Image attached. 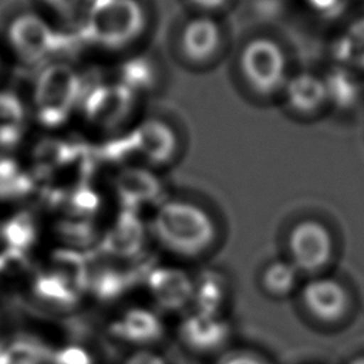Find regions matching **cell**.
Instances as JSON below:
<instances>
[{
  "label": "cell",
  "instance_id": "4fadbf2b",
  "mask_svg": "<svg viewBox=\"0 0 364 364\" xmlns=\"http://www.w3.org/2000/svg\"><path fill=\"white\" fill-rule=\"evenodd\" d=\"M31 122L33 117L26 95L14 90H0V145L17 142Z\"/></svg>",
  "mask_w": 364,
  "mask_h": 364
},
{
  "label": "cell",
  "instance_id": "52a82bcc",
  "mask_svg": "<svg viewBox=\"0 0 364 364\" xmlns=\"http://www.w3.org/2000/svg\"><path fill=\"white\" fill-rule=\"evenodd\" d=\"M141 102L144 98L112 74L90 77L77 119L100 135L125 134L142 115Z\"/></svg>",
  "mask_w": 364,
  "mask_h": 364
},
{
  "label": "cell",
  "instance_id": "d6986e66",
  "mask_svg": "<svg viewBox=\"0 0 364 364\" xmlns=\"http://www.w3.org/2000/svg\"><path fill=\"white\" fill-rule=\"evenodd\" d=\"M350 364H364V355H360V357L354 358Z\"/></svg>",
  "mask_w": 364,
  "mask_h": 364
},
{
  "label": "cell",
  "instance_id": "6da1fadb",
  "mask_svg": "<svg viewBox=\"0 0 364 364\" xmlns=\"http://www.w3.org/2000/svg\"><path fill=\"white\" fill-rule=\"evenodd\" d=\"M154 26L151 0H88L73 36L77 48L114 63L146 47Z\"/></svg>",
  "mask_w": 364,
  "mask_h": 364
},
{
  "label": "cell",
  "instance_id": "5b68a950",
  "mask_svg": "<svg viewBox=\"0 0 364 364\" xmlns=\"http://www.w3.org/2000/svg\"><path fill=\"white\" fill-rule=\"evenodd\" d=\"M70 41H74L71 31L31 6L9 18L3 48L9 58L34 73L53 61L68 58Z\"/></svg>",
  "mask_w": 364,
  "mask_h": 364
},
{
  "label": "cell",
  "instance_id": "ac0fdd59",
  "mask_svg": "<svg viewBox=\"0 0 364 364\" xmlns=\"http://www.w3.org/2000/svg\"><path fill=\"white\" fill-rule=\"evenodd\" d=\"M6 58H9V57H7L6 51H4V48H3V47H0V77H1L3 71H4V64H6Z\"/></svg>",
  "mask_w": 364,
  "mask_h": 364
},
{
  "label": "cell",
  "instance_id": "8fae6325",
  "mask_svg": "<svg viewBox=\"0 0 364 364\" xmlns=\"http://www.w3.org/2000/svg\"><path fill=\"white\" fill-rule=\"evenodd\" d=\"M114 65L115 70H112L111 74L144 100L146 95L154 94L162 82L159 60L154 57L146 47L114 61Z\"/></svg>",
  "mask_w": 364,
  "mask_h": 364
},
{
  "label": "cell",
  "instance_id": "30bf717a",
  "mask_svg": "<svg viewBox=\"0 0 364 364\" xmlns=\"http://www.w3.org/2000/svg\"><path fill=\"white\" fill-rule=\"evenodd\" d=\"M330 92L323 78L307 73H291L286 81L277 102L290 117L311 118L327 105Z\"/></svg>",
  "mask_w": 364,
  "mask_h": 364
},
{
  "label": "cell",
  "instance_id": "7c38bea8",
  "mask_svg": "<svg viewBox=\"0 0 364 364\" xmlns=\"http://www.w3.org/2000/svg\"><path fill=\"white\" fill-rule=\"evenodd\" d=\"M347 291L334 279L318 277L303 289V304L318 320H338L347 310Z\"/></svg>",
  "mask_w": 364,
  "mask_h": 364
},
{
  "label": "cell",
  "instance_id": "7a4b0ae2",
  "mask_svg": "<svg viewBox=\"0 0 364 364\" xmlns=\"http://www.w3.org/2000/svg\"><path fill=\"white\" fill-rule=\"evenodd\" d=\"M291 73L287 50L276 36L253 33L233 48L235 85L256 104L277 101Z\"/></svg>",
  "mask_w": 364,
  "mask_h": 364
},
{
  "label": "cell",
  "instance_id": "9a60e30c",
  "mask_svg": "<svg viewBox=\"0 0 364 364\" xmlns=\"http://www.w3.org/2000/svg\"><path fill=\"white\" fill-rule=\"evenodd\" d=\"M88 0H33V6L73 33Z\"/></svg>",
  "mask_w": 364,
  "mask_h": 364
},
{
  "label": "cell",
  "instance_id": "5bb4252c",
  "mask_svg": "<svg viewBox=\"0 0 364 364\" xmlns=\"http://www.w3.org/2000/svg\"><path fill=\"white\" fill-rule=\"evenodd\" d=\"M297 280L299 270L290 260H273L263 269L260 286L272 297H284L294 290Z\"/></svg>",
  "mask_w": 364,
  "mask_h": 364
},
{
  "label": "cell",
  "instance_id": "ba28073f",
  "mask_svg": "<svg viewBox=\"0 0 364 364\" xmlns=\"http://www.w3.org/2000/svg\"><path fill=\"white\" fill-rule=\"evenodd\" d=\"M122 135L128 138L139 159L149 166L172 164L182 146L178 127L164 114H142Z\"/></svg>",
  "mask_w": 364,
  "mask_h": 364
},
{
  "label": "cell",
  "instance_id": "3957f363",
  "mask_svg": "<svg viewBox=\"0 0 364 364\" xmlns=\"http://www.w3.org/2000/svg\"><path fill=\"white\" fill-rule=\"evenodd\" d=\"M26 98L33 122L47 131H58L78 118L88 82L84 70L70 58L53 61L33 73Z\"/></svg>",
  "mask_w": 364,
  "mask_h": 364
},
{
  "label": "cell",
  "instance_id": "8992f818",
  "mask_svg": "<svg viewBox=\"0 0 364 364\" xmlns=\"http://www.w3.org/2000/svg\"><path fill=\"white\" fill-rule=\"evenodd\" d=\"M168 46L173 61L185 70L209 71L232 51L230 27L225 17L183 11L169 31Z\"/></svg>",
  "mask_w": 364,
  "mask_h": 364
},
{
  "label": "cell",
  "instance_id": "2e32d148",
  "mask_svg": "<svg viewBox=\"0 0 364 364\" xmlns=\"http://www.w3.org/2000/svg\"><path fill=\"white\" fill-rule=\"evenodd\" d=\"M185 11L226 17L237 0H181Z\"/></svg>",
  "mask_w": 364,
  "mask_h": 364
},
{
  "label": "cell",
  "instance_id": "9c48e42d",
  "mask_svg": "<svg viewBox=\"0 0 364 364\" xmlns=\"http://www.w3.org/2000/svg\"><path fill=\"white\" fill-rule=\"evenodd\" d=\"M287 245L290 262L299 272H317L328 263L333 255L331 235L316 220L299 222L291 229Z\"/></svg>",
  "mask_w": 364,
  "mask_h": 364
},
{
  "label": "cell",
  "instance_id": "e0dca14e",
  "mask_svg": "<svg viewBox=\"0 0 364 364\" xmlns=\"http://www.w3.org/2000/svg\"><path fill=\"white\" fill-rule=\"evenodd\" d=\"M215 364H267V361L253 350L232 348L225 351Z\"/></svg>",
  "mask_w": 364,
  "mask_h": 364
},
{
  "label": "cell",
  "instance_id": "277c9868",
  "mask_svg": "<svg viewBox=\"0 0 364 364\" xmlns=\"http://www.w3.org/2000/svg\"><path fill=\"white\" fill-rule=\"evenodd\" d=\"M152 232L164 250L181 259L208 255L219 239V226L212 213L185 198H171L156 208Z\"/></svg>",
  "mask_w": 364,
  "mask_h": 364
}]
</instances>
